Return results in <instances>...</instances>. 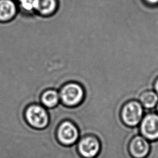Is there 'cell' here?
<instances>
[{
	"label": "cell",
	"instance_id": "8fae6325",
	"mask_svg": "<svg viewBox=\"0 0 158 158\" xmlns=\"http://www.w3.org/2000/svg\"><path fill=\"white\" fill-rule=\"evenodd\" d=\"M144 110H152L158 104V94L154 89H146L139 95L138 100Z\"/></svg>",
	"mask_w": 158,
	"mask_h": 158
},
{
	"label": "cell",
	"instance_id": "7c38bea8",
	"mask_svg": "<svg viewBox=\"0 0 158 158\" xmlns=\"http://www.w3.org/2000/svg\"><path fill=\"white\" fill-rule=\"evenodd\" d=\"M19 12L24 15H32L35 14V0H17Z\"/></svg>",
	"mask_w": 158,
	"mask_h": 158
},
{
	"label": "cell",
	"instance_id": "277c9868",
	"mask_svg": "<svg viewBox=\"0 0 158 158\" xmlns=\"http://www.w3.org/2000/svg\"><path fill=\"white\" fill-rule=\"evenodd\" d=\"M56 137L61 144L69 146L77 143L80 134L77 126L73 122L65 120L58 125Z\"/></svg>",
	"mask_w": 158,
	"mask_h": 158
},
{
	"label": "cell",
	"instance_id": "5bb4252c",
	"mask_svg": "<svg viewBox=\"0 0 158 158\" xmlns=\"http://www.w3.org/2000/svg\"><path fill=\"white\" fill-rule=\"evenodd\" d=\"M153 89L156 91V93L158 94V76L155 79L153 83Z\"/></svg>",
	"mask_w": 158,
	"mask_h": 158
},
{
	"label": "cell",
	"instance_id": "30bf717a",
	"mask_svg": "<svg viewBox=\"0 0 158 158\" xmlns=\"http://www.w3.org/2000/svg\"><path fill=\"white\" fill-rule=\"evenodd\" d=\"M60 102L59 90L49 88L44 90L40 96V104L46 109L56 107Z\"/></svg>",
	"mask_w": 158,
	"mask_h": 158
},
{
	"label": "cell",
	"instance_id": "8992f818",
	"mask_svg": "<svg viewBox=\"0 0 158 158\" xmlns=\"http://www.w3.org/2000/svg\"><path fill=\"white\" fill-rule=\"evenodd\" d=\"M101 149V142L95 135H80L77 142V150L83 158H95L100 152Z\"/></svg>",
	"mask_w": 158,
	"mask_h": 158
},
{
	"label": "cell",
	"instance_id": "ba28073f",
	"mask_svg": "<svg viewBox=\"0 0 158 158\" xmlns=\"http://www.w3.org/2000/svg\"><path fill=\"white\" fill-rule=\"evenodd\" d=\"M17 2L14 0H0V23H6L15 19L19 14Z\"/></svg>",
	"mask_w": 158,
	"mask_h": 158
},
{
	"label": "cell",
	"instance_id": "4fadbf2b",
	"mask_svg": "<svg viewBox=\"0 0 158 158\" xmlns=\"http://www.w3.org/2000/svg\"><path fill=\"white\" fill-rule=\"evenodd\" d=\"M145 4L151 7L158 6V0H143Z\"/></svg>",
	"mask_w": 158,
	"mask_h": 158
},
{
	"label": "cell",
	"instance_id": "2e32d148",
	"mask_svg": "<svg viewBox=\"0 0 158 158\" xmlns=\"http://www.w3.org/2000/svg\"><path fill=\"white\" fill-rule=\"evenodd\" d=\"M14 1H17V0H14Z\"/></svg>",
	"mask_w": 158,
	"mask_h": 158
},
{
	"label": "cell",
	"instance_id": "52a82bcc",
	"mask_svg": "<svg viewBox=\"0 0 158 158\" xmlns=\"http://www.w3.org/2000/svg\"><path fill=\"white\" fill-rule=\"evenodd\" d=\"M151 142L140 134L133 136L128 144V151L133 158H146L151 151Z\"/></svg>",
	"mask_w": 158,
	"mask_h": 158
},
{
	"label": "cell",
	"instance_id": "9a60e30c",
	"mask_svg": "<svg viewBox=\"0 0 158 158\" xmlns=\"http://www.w3.org/2000/svg\"><path fill=\"white\" fill-rule=\"evenodd\" d=\"M156 110L157 113L158 114V104H157V106H156Z\"/></svg>",
	"mask_w": 158,
	"mask_h": 158
},
{
	"label": "cell",
	"instance_id": "9c48e42d",
	"mask_svg": "<svg viewBox=\"0 0 158 158\" xmlns=\"http://www.w3.org/2000/svg\"><path fill=\"white\" fill-rule=\"evenodd\" d=\"M58 7V0H35V14L42 17L53 15Z\"/></svg>",
	"mask_w": 158,
	"mask_h": 158
},
{
	"label": "cell",
	"instance_id": "6da1fadb",
	"mask_svg": "<svg viewBox=\"0 0 158 158\" xmlns=\"http://www.w3.org/2000/svg\"><path fill=\"white\" fill-rule=\"evenodd\" d=\"M23 118L28 126L36 130L46 128L49 123L48 109L40 103L27 105L23 112Z\"/></svg>",
	"mask_w": 158,
	"mask_h": 158
},
{
	"label": "cell",
	"instance_id": "3957f363",
	"mask_svg": "<svg viewBox=\"0 0 158 158\" xmlns=\"http://www.w3.org/2000/svg\"><path fill=\"white\" fill-rule=\"evenodd\" d=\"M145 114V110L139 101L133 99L126 102L122 107L120 118L129 127L139 126Z\"/></svg>",
	"mask_w": 158,
	"mask_h": 158
},
{
	"label": "cell",
	"instance_id": "5b68a950",
	"mask_svg": "<svg viewBox=\"0 0 158 158\" xmlns=\"http://www.w3.org/2000/svg\"><path fill=\"white\" fill-rule=\"evenodd\" d=\"M139 134L150 142L158 140V114L152 110H145L139 125Z\"/></svg>",
	"mask_w": 158,
	"mask_h": 158
},
{
	"label": "cell",
	"instance_id": "7a4b0ae2",
	"mask_svg": "<svg viewBox=\"0 0 158 158\" xmlns=\"http://www.w3.org/2000/svg\"><path fill=\"white\" fill-rule=\"evenodd\" d=\"M60 102L67 107L80 105L84 99L85 92L81 84L69 81L64 84L59 91Z\"/></svg>",
	"mask_w": 158,
	"mask_h": 158
}]
</instances>
